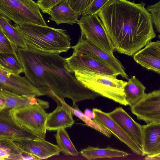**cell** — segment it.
I'll return each instance as SVG.
<instances>
[{"mask_svg":"<svg viewBox=\"0 0 160 160\" xmlns=\"http://www.w3.org/2000/svg\"><path fill=\"white\" fill-rule=\"evenodd\" d=\"M77 23L81 30V37L106 52L113 54L114 47L97 14L82 15Z\"/></svg>","mask_w":160,"mask_h":160,"instance_id":"obj_7","label":"cell"},{"mask_svg":"<svg viewBox=\"0 0 160 160\" xmlns=\"http://www.w3.org/2000/svg\"><path fill=\"white\" fill-rule=\"evenodd\" d=\"M34 95L20 96L0 88V97L2 100V110L11 109L37 103L41 100Z\"/></svg>","mask_w":160,"mask_h":160,"instance_id":"obj_20","label":"cell"},{"mask_svg":"<svg viewBox=\"0 0 160 160\" xmlns=\"http://www.w3.org/2000/svg\"><path fill=\"white\" fill-rule=\"evenodd\" d=\"M128 79L124 87V92L125 100L131 108L144 98L146 88L135 76Z\"/></svg>","mask_w":160,"mask_h":160,"instance_id":"obj_21","label":"cell"},{"mask_svg":"<svg viewBox=\"0 0 160 160\" xmlns=\"http://www.w3.org/2000/svg\"><path fill=\"white\" fill-rule=\"evenodd\" d=\"M93 120L103 126L127 145L135 154L143 156L141 149L138 144L108 115L100 109L93 108Z\"/></svg>","mask_w":160,"mask_h":160,"instance_id":"obj_14","label":"cell"},{"mask_svg":"<svg viewBox=\"0 0 160 160\" xmlns=\"http://www.w3.org/2000/svg\"><path fill=\"white\" fill-rule=\"evenodd\" d=\"M18 48L9 40L0 27V52L16 53Z\"/></svg>","mask_w":160,"mask_h":160,"instance_id":"obj_29","label":"cell"},{"mask_svg":"<svg viewBox=\"0 0 160 160\" xmlns=\"http://www.w3.org/2000/svg\"><path fill=\"white\" fill-rule=\"evenodd\" d=\"M74 73L77 80L87 88L122 105H128L124 92L126 81L117 79V76L88 70Z\"/></svg>","mask_w":160,"mask_h":160,"instance_id":"obj_4","label":"cell"},{"mask_svg":"<svg viewBox=\"0 0 160 160\" xmlns=\"http://www.w3.org/2000/svg\"><path fill=\"white\" fill-rule=\"evenodd\" d=\"M108 113L142 150V125L136 122L121 107L116 108Z\"/></svg>","mask_w":160,"mask_h":160,"instance_id":"obj_15","label":"cell"},{"mask_svg":"<svg viewBox=\"0 0 160 160\" xmlns=\"http://www.w3.org/2000/svg\"><path fill=\"white\" fill-rule=\"evenodd\" d=\"M110 0H94L89 7L82 15L97 14Z\"/></svg>","mask_w":160,"mask_h":160,"instance_id":"obj_31","label":"cell"},{"mask_svg":"<svg viewBox=\"0 0 160 160\" xmlns=\"http://www.w3.org/2000/svg\"><path fill=\"white\" fill-rule=\"evenodd\" d=\"M0 88L20 95H46L41 87H37L25 77L0 69Z\"/></svg>","mask_w":160,"mask_h":160,"instance_id":"obj_9","label":"cell"},{"mask_svg":"<svg viewBox=\"0 0 160 160\" xmlns=\"http://www.w3.org/2000/svg\"><path fill=\"white\" fill-rule=\"evenodd\" d=\"M0 136L12 138L44 139L32 130L18 123L12 116L10 109L0 110Z\"/></svg>","mask_w":160,"mask_h":160,"instance_id":"obj_12","label":"cell"},{"mask_svg":"<svg viewBox=\"0 0 160 160\" xmlns=\"http://www.w3.org/2000/svg\"><path fill=\"white\" fill-rule=\"evenodd\" d=\"M65 0H38L37 3L43 13L52 7Z\"/></svg>","mask_w":160,"mask_h":160,"instance_id":"obj_32","label":"cell"},{"mask_svg":"<svg viewBox=\"0 0 160 160\" xmlns=\"http://www.w3.org/2000/svg\"><path fill=\"white\" fill-rule=\"evenodd\" d=\"M134 60L144 68L160 73V41H150L133 55Z\"/></svg>","mask_w":160,"mask_h":160,"instance_id":"obj_16","label":"cell"},{"mask_svg":"<svg viewBox=\"0 0 160 160\" xmlns=\"http://www.w3.org/2000/svg\"><path fill=\"white\" fill-rule=\"evenodd\" d=\"M80 152L82 156L89 160L103 158H124L129 155L126 152L109 147L102 148L88 146L81 150Z\"/></svg>","mask_w":160,"mask_h":160,"instance_id":"obj_22","label":"cell"},{"mask_svg":"<svg viewBox=\"0 0 160 160\" xmlns=\"http://www.w3.org/2000/svg\"><path fill=\"white\" fill-rule=\"evenodd\" d=\"M0 16L20 25L47 26L37 3L32 0H0Z\"/></svg>","mask_w":160,"mask_h":160,"instance_id":"obj_5","label":"cell"},{"mask_svg":"<svg viewBox=\"0 0 160 160\" xmlns=\"http://www.w3.org/2000/svg\"><path fill=\"white\" fill-rule=\"evenodd\" d=\"M74 114L81 118L88 126L94 128L108 138H110L112 133L103 126L94 120L86 116L78 110L76 109Z\"/></svg>","mask_w":160,"mask_h":160,"instance_id":"obj_27","label":"cell"},{"mask_svg":"<svg viewBox=\"0 0 160 160\" xmlns=\"http://www.w3.org/2000/svg\"><path fill=\"white\" fill-rule=\"evenodd\" d=\"M66 59L68 69L70 72L88 70L108 75L117 76L119 75L111 68L88 55L73 52L71 56Z\"/></svg>","mask_w":160,"mask_h":160,"instance_id":"obj_11","label":"cell"},{"mask_svg":"<svg viewBox=\"0 0 160 160\" xmlns=\"http://www.w3.org/2000/svg\"><path fill=\"white\" fill-rule=\"evenodd\" d=\"M146 9L150 12L152 21L157 31L160 32V1L151 5H148Z\"/></svg>","mask_w":160,"mask_h":160,"instance_id":"obj_30","label":"cell"},{"mask_svg":"<svg viewBox=\"0 0 160 160\" xmlns=\"http://www.w3.org/2000/svg\"><path fill=\"white\" fill-rule=\"evenodd\" d=\"M55 135L57 145L62 152L73 156H77L79 152L72 143L65 128L57 130Z\"/></svg>","mask_w":160,"mask_h":160,"instance_id":"obj_26","label":"cell"},{"mask_svg":"<svg viewBox=\"0 0 160 160\" xmlns=\"http://www.w3.org/2000/svg\"><path fill=\"white\" fill-rule=\"evenodd\" d=\"M45 13L49 15L50 17L49 19L57 25L66 23L72 25L77 23L80 16L71 8L68 0L52 7Z\"/></svg>","mask_w":160,"mask_h":160,"instance_id":"obj_19","label":"cell"},{"mask_svg":"<svg viewBox=\"0 0 160 160\" xmlns=\"http://www.w3.org/2000/svg\"><path fill=\"white\" fill-rule=\"evenodd\" d=\"M39 65L34 85L42 87L46 95L55 100L72 101L73 104L87 100H93L99 95L84 87L68 70L66 58L59 53L35 50Z\"/></svg>","mask_w":160,"mask_h":160,"instance_id":"obj_2","label":"cell"},{"mask_svg":"<svg viewBox=\"0 0 160 160\" xmlns=\"http://www.w3.org/2000/svg\"><path fill=\"white\" fill-rule=\"evenodd\" d=\"M73 52L88 55L111 68L122 78L127 79L128 76L120 61L113 54L108 53L81 37L75 45L71 47Z\"/></svg>","mask_w":160,"mask_h":160,"instance_id":"obj_8","label":"cell"},{"mask_svg":"<svg viewBox=\"0 0 160 160\" xmlns=\"http://www.w3.org/2000/svg\"><path fill=\"white\" fill-rule=\"evenodd\" d=\"M0 69H3L5 71H6L2 67V66L0 64Z\"/></svg>","mask_w":160,"mask_h":160,"instance_id":"obj_34","label":"cell"},{"mask_svg":"<svg viewBox=\"0 0 160 160\" xmlns=\"http://www.w3.org/2000/svg\"><path fill=\"white\" fill-rule=\"evenodd\" d=\"M0 27L4 34L12 43L21 48H27L17 24L12 26L9 20L0 16Z\"/></svg>","mask_w":160,"mask_h":160,"instance_id":"obj_24","label":"cell"},{"mask_svg":"<svg viewBox=\"0 0 160 160\" xmlns=\"http://www.w3.org/2000/svg\"><path fill=\"white\" fill-rule=\"evenodd\" d=\"M143 156L160 153V122L142 125Z\"/></svg>","mask_w":160,"mask_h":160,"instance_id":"obj_18","label":"cell"},{"mask_svg":"<svg viewBox=\"0 0 160 160\" xmlns=\"http://www.w3.org/2000/svg\"><path fill=\"white\" fill-rule=\"evenodd\" d=\"M48 107V102L41 100L37 103L11 109L10 112L18 123L45 139L48 113L44 109Z\"/></svg>","mask_w":160,"mask_h":160,"instance_id":"obj_6","label":"cell"},{"mask_svg":"<svg viewBox=\"0 0 160 160\" xmlns=\"http://www.w3.org/2000/svg\"><path fill=\"white\" fill-rule=\"evenodd\" d=\"M145 5L142 2L110 0L97 14L118 52L132 56L156 37Z\"/></svg>","mask_w":160,"mask_h":160,"instance_id":"obj_1","label":"cell"},{"mask_svg":"<svg viewBox=\"0 0 160 160\" xmlns=\"http://www.w3.org/2000/svg\"><path fill=\"white\" fill-rule=\"evenodd\" d=\"M13 138L0 136V160H22L23 151L13 142Z\"/></svg>","mask_w":160,"mask_h":160,"instance_id":"obj_23","label":"cell"},{"mask_svg":"<svg viewBox=\"0 0 160 160\" xmlns=\"http://www.w3.org/2000/svg\"><path fill=\"white\" fill-rule=\"evenodd\" d=\"M58 105L56 108L52 112L48 113L46 123L47 130L55 131L62 128H70L74 121L72 118L71 107L64 100L56 99Z\"/></svg>","mask_w":160,"mask_h":160,"instance_id":"obj_17","label":"cell"},{"mask_svg":"<svg viewBox=\"0 0 160 160\" xmlns=\"http://www.w3.org/2000/svg\"><path fill=\"white\" fill-rule=\"evenodd\" d=\"M12 141L22 151L36 156L40 160L59 155L61 152L58 145L44 139L14 138Z\"/></svg>","mask_w":160,"mask_h":160,"instance_id":"obj_13","label":"cell"},{"mask_svg":"<svg viewBox=\"0 0 160 160\" xmlns=\"http://www.w3.org/2000/svg\"><path fill=\"white\" fill-rule=\"evenodd\" d=\"M17 25L27 47L59 54L66 52L71 48V39L64 29L29 23Z\"/></svg>","mask_w":160,"mask_h":160,"instance_id":"obj_3","label":"cell"},{"mask_svg":"<svg viewBox=\"0 0 160 160\" xmlns=\"http://www.w3.org/2000/svg\"><path fill=\"white\" fill-rule=\"evenodd\" d=\"M0 64L6 71L20 75L24 68L16 53L0 52Z\"/></svg>","mask_w":160,"mask_h":160,"instance_id":"obj_25","label":"cell"},{"mask_svg":"<svg viewBox=\"0 0 160 160\" xmlns=\"http://www.w3.org/2000/svg\"><path fill=\"white\" fill-rule=\"evenodd\" d=\"M137 119L146 124L160 122V90H156L145 94L144 98L131 108Z\"/></svg>","mask_w":160,"mask_h":160,"instance_id":"obj_10","label":"cell"},{"mask_svg":"<svg viewBox=\"0 0 160 160\" xmlns=\"http://www.w3.org/2000/svg\"><path fill=\"white\" fill-rule=\"evenodd\" d=\"M146 160H160V153L151 156H146L145 158Z\"/></svg>","mask_w":160,"mask_h":160,"instance_id":"obj_33","label":"cell"},{"mask_svg":"<svg viewBox=\"0 0 160 160\" xmlns=\"http://www.w3.org/2000/svg\"><path fill=\"white\" fill-rule=\"evenodd\" d=\"M94 0H68L71 8L80 16L87 10Z\"/></svg>","mask_w":160,"mask_h":160,"instance_id":"obj_28","label":"cell"}]
</instances>
